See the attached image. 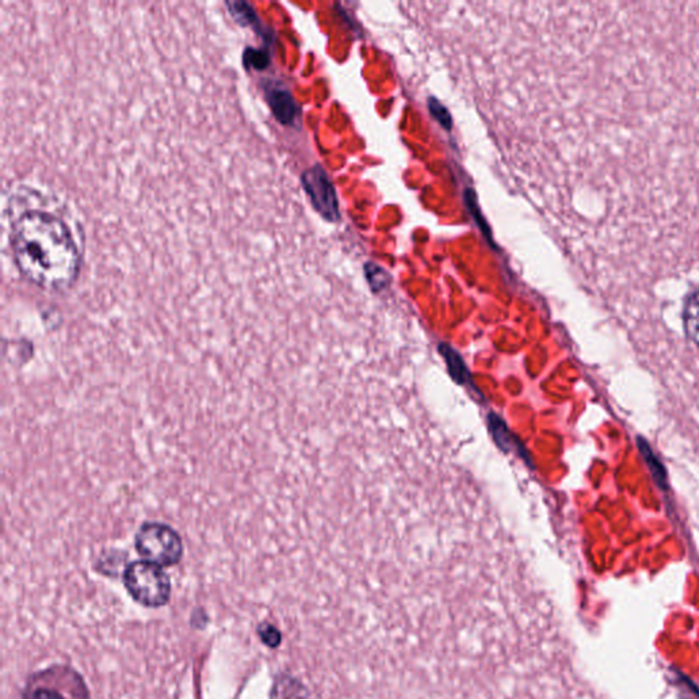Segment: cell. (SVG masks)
Returning a JSON list of instances; mask_svg holds the SVG:
<instances>
[{
  "instance_id": "8",
  "label": "cell",
  "mask_w": 699,
  "mask_h": 699,
  "mask_svg": "<svg viewBox=\"0 0 699 699\" xmlns=\"http://www.w3.org/2000/svg\"><path fill=\"white\" fill-rule=\"evenodd\" d=\"M227 7L230 10V14L239 25L250 26L257 20L254 10L246 2H230L227 4Z\"/></svg>"
},
{
  "instance_id": "5",
  "label": "cell",
  "mask_w": 699,
  "mask_h": 699,
  "mask_svg": "<svg viewBox=\"0 0 699 699\" xmlns=\"http://www.w3.org/2000/svg\"><path fill=\"white\" fill-rule=\"evenodd\" d=\"M267 101L273 109V115L283 125L294 123L298 115V107L292 93L283 86H267Z\"/></svg>"
},
{
  "instance_id": "6",
  "label": "cell",
  "mask_w": 699,
  "mask_h": 699,
  "mask_svg": "<svg viewBox=\"0 0 699 699\" xmlns=\"http://www.w3.org/2000/svg\"><path fill=\"white\" fill-rule=\"evenodd\" d=\"M685 333L699 347V290L690 295L683 311Z\"/></svg>"
},
{
  "instance_id": "9",
  "label": "cell",
  "mask_w": 699,
  "mask_h": 699,
  "mask_svg": "<svg viewBox=\"0 0 699 699\" xmlns=\"http://www.w3.org/2000/svg\"><path fill=\"white\" fill-rule=\"evenodd\" d=\"M244 63L252 66L255 70H263L270 63V56L263 50H254V48H249L244 53Z\"/></svg>"
},
{
  "instance_id": "10",
  "label": "cell",
  "mask_w": 699,
  "mask_h": 699,
  "mask_svg": "<svg viewBox=\"0 0 699 699\" xmlns=\"http://www.w3.org/2000/svg\"><path fill=\"white\" fill-rule=\"evenodd\" d=\"M641 450L645 458H646L647 464H649L650 469H652L653 474H655L656 480H657V483L660 484V485H664V484H665V472H664V467L661 466L657 458H655V456L652 455L653 453L650 451V448L647 447L646 442L641 443Z\"/></svg>"
},
{
  "instance_id": "1",
  "label": "cell",
  "mask_w": 699,
  "mask_h": 699,
  "mask_svg": "<svg viewBox=\"0 0 699 699\" xmlns=\"http://www.w3.org/2000/svg\"><path fill=\"white\" fill-rule=\"evenodd\" d=\"M15 265L26 281L47 292L72 289L81 268L80 252L66 223L42 211H28L12 225Z\"/></svg>"
},
{
  "instance_id": "7",
  "label": "cell",
  "mask_w": 699,
  "mask_h": 699,
  "mask_svg": "<svg viewBox=\"0 0 699 699\" xmlns=\"http://www.w3.org/2000/svg\"><path fill=\"white\" fill-rule=\"evenodd\" d=\"M24 699H72L48 683L32 682L24 693Z\"/></svg>"
},
{
  "instance_id": "11",
  "label": "cell",
  "mask_w": 699,
  "mask_h": 699,
  "mask_svg": "<svg viewBox=\"0 0 699 699\" xmlns=\"http://www.w3.org/2000/svg\"><path fill=\"white\" fill-rule=\"evenodd\" d=\"M258 634H260L261 641L264 642L267 646L275 647L281 644V633L273 626L267 625V623L261 625L260 628H258Z\"/></svg>"
},
{
  "instance_id": "4",
  "label": "cell",
  "mask_w": 699,
  "mask_h": 699,
  "mask_svg": "<svg viewBox=\"0 0 699 699\" xmlns=\"http://www.w3.org/2000/svg\"><path fill=\"white\" fill-rule=\"evenodd\" d=\"M302 184L314 209L330 222L338 219V198L327 172L320 166L311 167L302 175Z\"/></svg>"
},
{
  "instance_id": "3",
  "label": "cell",
  "mask_w": 699,
  "mask_h": 699,
  "mask_svg": "<svg viewBox=\"0 0 699 699\" xmlns=\"http://www.w3.org/2000/svg\"><path fill=\"white\" fill-rule=\"evenodd\" d=\"M123 583L129 594L148 608L164 607L171 598L172 585L163 567L149 561H131L123 571Z\"/></svg>"
},
{
  "instance_id": "12",
  "label": "cell",
  "mask_w": 699,
  "mask_h": 699,
  "mask_svg": "<svg viewBox=\"0 0 699 699\" xmlns=\"http://www.w3.org/2000/svg\"><path fill=\"white\" fill-rule=\"evenodd\" d=\"M429 109L436 120H439L445 129H451L453 120H451L450 112L443 107L442 103H439L436 99H430Z\"/></svg>"
},
{
  "instance_id": "2",
  "label": "cell",
  "mask_w": 699,
  "mask_h": 699,
  "mask_svg": "<svg viewBox=\"0 0 699 699\" xmlns=\"http://www.w3.org/2000/svg\"><path fill=\"white\" fill-rule=\"evenodd\" d=\"M134 547L142 560L163 569L181 563L185 555L181 534L168 523L160 521L141 523L134 536Z\"/></svg>"
}]
</instances>
